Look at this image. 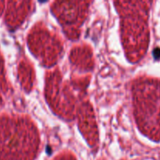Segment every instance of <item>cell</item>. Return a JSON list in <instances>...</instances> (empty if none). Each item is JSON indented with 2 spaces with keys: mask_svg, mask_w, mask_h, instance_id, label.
<instances>
[{
  "mask_svg": "<svg viewBox=\"0 0 160 160\" xmlns=\"http://www.w3.org/2000/svg\"><path fill=\"white\" fill-rule=\"evenodd\" d=\"M154 55H155V57L159 58L160 56V49H156V50H155Z\"/></svg>",
  "mask_w": 160,
  "mask_h": 160,
  "instance_id": "obj_1",
  "label": "cell"
}]
</instances>
